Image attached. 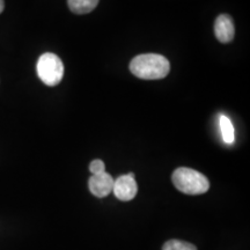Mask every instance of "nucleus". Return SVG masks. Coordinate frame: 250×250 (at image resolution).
Wrapping results in <instances>:
<instances>
[{
  "mask_svg": "<svg viewBox=\"0 0 250 250\" xmlns=\"http://www.w3.org/2000/svg\"><path fill=\"white\" fill-rule=\"evenodd\" d=\"M133 76L144 80H158L167 77L170 71L168 59L158 54H144L134 57L130 62Z\"/></svg>",
  "mask_w": 250,
  "mask_h": 250,
  "instance_id": "obj_1",
  "label": "nucleus"
},
{
  "mask_svg": "<svg viewBox=\"0 0 250 250\" xmlns=\"http://www.w3.org/2000/svg\"><path fill=\"white\" fill-rule=\"evenodd\" d=\"M162 250H197V247L181 240H169L165 243Z\"/></svg>",
  "mask_w": 250,
  "mask_h": 250,
  "instance_id": "obj_9",
  "label": "nucleus"
},
{
  "mask_svg": "<svg viewBox=\"0 0 250 250\" xmlns=\"http://www.w3.org/2000/svg\"><path fill=\"white\" fill-rule=\"evenodd\" d=\"M114 179L107 171H103L101 174L92 175L88 181V188L90 192L94 196L103 198L107 197L112 192V187H114Z\"/></svg>",
  "mask_w": 250,
  "mask_h": 250,
  "instance_id": "obj_5",
  "label": "nucleus"
},
{
  "mask_svg": "<svg viewBox=\"0 0 250 250\" xmlns=\"http://www.w3.org/2000/svg\"><path fill=\"white\" fill-rule=\"evenodd\" d=\"M4 8H5V1L4 0H0V14L2 13Z\"/></svg>",
  "mask_w": 250,
  "mask_h": 250,
  "instance_id": "obj_11",
  "label": "nucleus"
},
{
  "mask_svg": "<svg viewBox=\"0 0 250 250\" xmlns=\"http://www.w3.org/2000/svg\"><path fill=\"white\" fill-rule=\"evenodd\" d=\"M171 181L176 189L186 195H203L210 189L208 177L191 168H177L171 175Z\"/></svg>",
  "mask_w": 250,
  "mask_h": 250,
  "instance_id": "obj_2",
  "label": "nucleus"
},
{
  "mask_svg": "<svg viewBox=\"0 0 250 250\" xmlns=\"http://www.w3.org/2000/svg\"><path fill=\"white\" fill-rule=\"evenodd\" d=\"M112 192L115 197L122 202L132 201L138 192V187L134 180V174L129 173L126 175H122L114 181Z\"/></svg>",
  "mask_w": 250,
  "mask_h": 250,
  "instance_id": "obj_4",
  "label": "nucleus"
},
{
  "mask_svg": "<svg viewBox=\"0 0 250 250\" xmlns=\"http://www.w3.org/2000/svg\"><path fill=\"white\" fill-rule=\"evenodd\" d=\"M100 0H67L68 8L74 14H87L95 9Z\"/></svg>",
  "mask_w": 250,
  "mask_h": 250,
  "instance_id": "obj_7",
  "label": "nucleus"
},
{
  "mask_svg": "<svg viewBox=\"0 0 250 250\" xmlns=\"http://www.w3.org/2000/svg\"><path fill=\"white\" fill-rule=\"evenodd\" d=\"M89 170L92 175H96V174H101L103 171H105V167H104V162L102 160H93L89 165Z\"/></svg>",
  "mask_w": 250,
  "mask_h": 250,
  "instance_id": "obj_10",
  "label": "nucleus"
},
{
  "mask_svg": "<svg viewBox=\"0 0 250 250\" xmlns=\"http://www.w3.org/2000/svg\"><path fill=\"white\" fill-rule=\"evenodd\" d=\"M219 123H220V130L221 133H223V139L226 144H233L234 143V127L230 120L224 115H221L220 120H219Z\"/></svg>",
  "mask_w": 250,
  "mask_h": 250,
  "instance_id": "obj_8",
  "label": "nucleus"
},
{
  "mask_svg": "<svg viewBox=\"0 0 250 250\" xmlns=\"http://www.w3.org/2000/svg\"><path fill=\"white\" fill-rule=\"evenodd\" d=\"M214 34L219 42L229 43L232 42L235 35L233 19L228 14H221L215 19Z\"/></svg>",
  "mask_w": 250,
  "mask_h": 250,
  "instance_id": "obj_6",
  "label": "nucleus"
},
{
  "mask_svg": "<svg viewBox=\"0 0 250 250\" xmlns=\"http://www.w3.org/2000/svg\"><path fill=\"white\" fill-rule=\"evenodd\" d=\"M36 68L39 78L48 86H57L64 77L62 59L52 52H45L41 56Z\"/></svg>",
  "mask_w": 250,
  "mask_h": 250,
  "instance_id": "obj_3",
  "label": "nucleus"
}]
</instances>
